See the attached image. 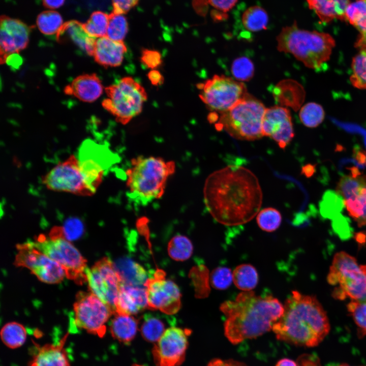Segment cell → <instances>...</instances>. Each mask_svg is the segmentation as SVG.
<instances>
[{"label":"cell","instance_id":"16","mask_svg":"<svg viewBox=\"0 0 366 366\" xmlns=\"http://www.w3.org/2000/svg\"><path fill=\"white\" fill-rule=\"evenodd\" d=\"M163 270L158 269L153 278L147 279L144 286L148 308L170 315L176 313L180 308L181 293L177 285L166 279Z\"/></svg>","mask_w":366,"mask_h":366},{"label":"cell","instance_id":"21","mask_svg":"<svg viewBox=\"0 0 366 366\" xmlns=\"http://www.w3.org/2000/svg\"><path fill=\"white\" fill-rule=\"evenodd\" d=\"M127 47L123 41H116L107 37L97 38L93 56L99 65L105 67H115L121 65Z\"/></svg>","mask_w":366,"mask_h":366},{"label":"cell","instance_id":"40","mask_svg":"<svg viewBox=\"0 0 366 366\" xmlns=\"http://www.w3.org/2000/svg\"><path fill=\"white\" fill-rule=\"evenodd\" d=\"M109 15L101 12H94L89 19L83 24L85 31L90 36L98 38L106 36Z\"/></svg>","mask_w":366,"mask_h":366},{"label":"cell","instance_id":"29","mask_svg":"<svg viewBox=\"0 0 366 366\" xmlns=\"http://www.w3.org/2000/svg\"><path fill=\"white\" fill-rule=\"evenodd\" d=\"M232 273L233 283L237 288L243 291H252L258 284L257 271L251 264L239 265Z\"/></svg>","mask_w":366,"mask_h":366},{"label":"cell","instance_id":"11","mask_svg":"<svg viewBox=\"0 0 366 366\" xmlns=\"http://www.w3.org/2000/svg\"><path fill=\"white\" fill-rule=\"evenodd\" d=\"M73 311L75 325L100 338L105 335L106 324L114 315L112 310L90 291L77 294Z\"/></svg>","mask_w":366,"mask_h":366},{"label":"cell","instance_id":"32","mask_svg":"<svg viewBox=\"0 0 366 366\" xmlns=\"http://www.w3.org/2000/svg\"><path fill=\"white\" fill-rule=\"evenodd\" d=\"M166 329L165 324L160 318L150 314L143 316L140 330L142 338L146 341L156 343Z\"/></svg>","mask_w":366,"mask_h":366},{"label":"cell","instance_id":"20","mask_svg":"<svg viewBox=\"0 0 366 366\" xmlns=\"http://www.w3.org/2000/svg\"><path fill=\"white\" fill-rule=\"evenodd\" d=\"M146 308H148V305L145 287L120 283L115 302V313L133 316Z\"/></svg>","mask_w":366,"mask_h":366},{"label":"cell","instance_id":"38","mask_svg":"<svg viewBox=\"0 0 366 366\" xmlns=\"http://www.w3.org/2000/svg\"><path fill=\"white\" fill-rule=\"evenodd\" d=\"M346 20L359 33L366 30V0L350 3L345 12Z\"/></svg>","mask_w":366,"mask_h":366},{"label":"cell","instance_id":"1","mask_svg":"<svg viewBox=\"0 0 366 366\" xmlns=\"http://www.w3.org/2000/svg\"><path fill=\"white\" fill-rule=\"evenodd\" d=\"M204 201L211 216L229 226L246 224L257 214L262 193L255 175L248 169L229 165L214 172L203 189Z\"/></svg>","mask_w":366,"mask_h":366},{"label":"cell","instance_id":"25","mask_svg":"<svg viewBox=\"0 0 366 366\" xmlns=\"http://www.w3.org/2000/svg\"><path fill=\"white\" fill-rule=\"evenodd\" d=\"M310 9L314 11L322 22L333 19L346 20L345 12L350 0H306Z\"/></svg>","mask_w":366,"mask_h":366},{"label":"cell","instance_id":"45","mask_svg":"<svg viewBox=\"0 0 366 366\" xmlns=\"http://www.w3.org/2000/svg\"><path fill=\"white\" fill-rule=\"evenodd\" d=\"M233 281V273L226 267H219L212 270L210 276L211 285L215 289H227Z\"/></svg>","mask_w":366,"mask_h":366},{"label":"cell","instance_id":"30","mask_svg":"<svg viewBox=\"0 0 366 366\" xmlns=\"http://www.w3.org/2000/svg\"><path fill=\"white\" fill-rule=\"evenodd\" d=\"M364 187H366V174L345 175L338 182L336 192L345 200L355 197Z\"/></svg>","mask_w":366,"mask_h":366},{"label":"cell","instance_id":"12","mask_svg":"<svg viewBox=\"0 0 366 366\" xmlns=\"http://www.w3.org/2000/svg\"><path fill=\"white\" fill-rule=\"evenodd\" d=\"M77 157L85 180L94 194L106 171L118 159V156L105 146L90 140L82 143Z\"/></svg>","mask_w":366,"mask_h":366},{"label":"cell","instance_id":"9","mask_svg":"<svg viewBox=\"0 0 366 366\" xmlns=\"http://www.w3.org/2000/svg\"><path fill=\"white\" fill-rule=\"evenodd\" d=\"M105 92L108 98L102 101V106L123 125L140 113L147 98L143 86L130 77L106 87Z\"/></svg>","mask_w":366,"mask_h":366},{"label":"cell","instance_id":"8","mask_svg":"<svg viewBox=\"0 0 366 366\" xmlns=\"http://www.w3.org/2000/svg\"><path fill=\"white\" fill-rule=\"evenodd\" d=\"M32 242L36 248L63 268L68 279L78 285L87 282L86 260L66 238L62 227L53 228L48 237L41 235Z\"/></svg>","mask_w":366,"mask_h":366},{"label":"cell","instance_id":"28","mask_svg":"<svg viewBox=\"0 0 366 366\" xmlns=\"http://www.w3.org/2000/svg\"><path fill=\"white\" fill-rule=\"evenodd\" d=\"M65 34L86 54L93 56L94 44L97 38L87 34L83 27V23L74 20L66 22L56 39Z\"/></svg>","mask_w":366,"mask_h":366},{"label":"cell","instance_id":"39","mask_svg":"<svg viewBox=\"0 0 366 366\" xmlns=\"http://www.w3.org/2000/svg\"><path fill=\"white\" fill-rule=\"evenodd\" d=\"M301 122L306 127L315 128L323 121L325 112L323 107L315 102L306 104L300 109L299 113Z\"/></svg>","mask_w":366,"mask_h":366},{"label":"cell","instance_id":"41","mask_svg":"<svg viewBox=\"0 0 366 366\" xmlns=\"http://www.w3.org/2000/svg\"><path fill=\"white\" fill-rule=\"evenodd\" d=\"M128 32V23L124 14L112 12L109 15L106 37L116 41H123Z\"/></svg>","mask_w":366,"mask_h":366},{"label":"cell","instance_id":"10","mask_svg":"<svg viewBox=\"0 0 366 366\" xmlns=\"http://www.w3.org/2000/svg\"><path fill=\"white\" fill-rule=\"evenodd\" d=\"M197 87L200 99L217 113L228 110L248 94L243 82L223 75H215Z\"/></svg>","mask_w":366,"mask_h":366},{"label":"cell","instance_id":"13","mask_svg":"<svg viewBox=\"0 0 366 366\" xmlns=\"http://www.w3.org/2000/svg\"><path fill=\"white\" fill-rule=\"evenodd\" d=\"M42 181L50 190L81 196L94 194L85 180L77 157L74 155L57 164Z\"/></svg>","mask_w":366,"mask_h":366},{"label":"cell","instance_id":"19","mask_svg":"<svg viewBox=\"0 0 366 366\" xmlns=\"http://www.w3.org/2000/svg\"><path fill=\"white\" fill-rule=\"evenodd\" d=\"M30 28L22 22L6 16L1 19L0 61L25 49L29 42Z\"/></svg>","mask_w":366,"mask_h":366},{"label":"cell","instance_id":"26","mask_svg":"<svg viewBox=\"0 0 366 366\" xmlns=\"http://www.w3.org/2000/svg\"><path fill=\"white\" fill-rule=\"evenodd\" d=\"M120 283L131 286H144L147 280L146 270L135 261L128 258L118 259L114 263Z\"/></svg>","mask_w":366,"mask_h":366},{"label":"cell","instance_id":"17","mask_svg":"<svg viewBox=\"0 0 366 366\" xmlns=\"http://www.w3.org/2000/svg\"><path fill=\"white\" fill-rule=\"evenodd\" d=\"M191 331L176 326L166 328L152 349L157 366H179L184 361Z\"/></svg>","mask_w":366,"mask_h":366},{"label":"cell","instance_id":"33","mask_svg":"<svg viewBox=\"0 0 366 366\" xmlns=\"http://www.w3.org/2000/svg\"><path fill=\"white\" fill-rule=\"evenodd\" d=\"M268 22V14L262 7L252 6L246 9L242 16V24L247 29L256 32L265 29Z\"/></svg>","mask_w":366,"mask_h":366},{"label":"cell","instance_id":"24","mask_svg":"<svg viewBox=\"0 0 366 366\" xmlns=\"http://www.w3.org/2000/svg\"><path fill=\"white\" fill-rule=\"evenodd\" d=\"M273 96L276 101L282 106L291 107L297 110L302 104L305 92L301 85L293 80H284L274 87Z\"/></svg>","mask_w":366,"mask_h":366},{"label":"cell","instance_id":"55","mask_svg":"<svg viewBox=\"0 0 366 366\" xmlns=\"http://www.w3.org/2000/svg\"><path fill=\"white\" fill-rule=\"evenodd\" d=\"M337 366H351L347 363H342L340 365H337Z\"/></svg>","mask_w":366,"mask_h":366},{"label":"cell","instance_id":"50","mask_svg":"<svg viewBox=\"0 0 366 366\" xmlns=\"http://www.w3.org/2000/svg\"><path fill=\"white\" fill-rule=\"evenodd\" d=\"M207 366H248L245 363L233 359H221L214 358L211 360Z\"/></svg>","mask_w":366,"mask_h":366},{"label":"cell","instance_id":"2","mask_svg":"<svg viewBox=\"0 0 366 366\" xmlns=\"http://www.w3.org/2000/svg\"><path fill=\"white\" fill-rule=\"evenodd\" d=\"M220 309L226 317L225 336L234 345L272 329L284 311L277 298L257 295L252 291L239 293L235 300L224 301Z\"/></svg>","mask_w":366,"mask_h":366},{"label":"cell","instance_id":"18","mask_svg":"<svg viewBox=\"0 0 366 366\" xmlns=\"http://www.w3.org/2000/svg\"><path fill=\"white\" fill-rule=\"evenodd\" d=\"M263 136L272 139L285 149L294 136L292 117L287 108L276 105L266 108L262 123Z\"/></svg>","mask_w":366,"mask_h":366},{"label":"cell","instance_id":"7","mask_svg":"<svg viewBox=\"0 0 366 366\" xmlns=\"http://www.w3.org/2000/svg\"><path fill=\"white\" fill-rule=\"evenodd\" d=\"M327 280L334 287V298L366 301V265L359 264L348 253L341 251L334 255Z\"/></svg>","mask_w":366,"mask_h":366},{"label":"cell","instance_id":"23","mask_svg":"<svg viewBox=\"0 0 366 366\" xmlns=\"http://www.w3.org/2000/svg\"><path fill=\"white\" fill-rule=\"evenodd\" d=\"M69 333L57 344L36 345L37 350L29 366H70L69 358L64 348Z\"/></svg>","mask_w":366,"mask_h":366},{"label":"cell","instance_id":"46","mask_svg":"<svg viewBox=\"0 0 366 366\" xmlns=\"http://www.w3.org/2000/svg\"><path fill=\"white\" fill-rule=\"evenodd\" d=\"M140 59L143 65L151 69L159 67L163 61L161 54L159 51L148 49L142 50Z\"/></svg>","mask_w":366,"mask_h":366},{"label":"cell","instance_id":"22","mask_svg":"<svg viewBox=\"0 0 366 366\" xmlns=\"http://www.w3.org/2000/svg\"><path fill=\"white\" fill-rule=\"evenodd\" d=\"M103 86L95 73L86 74L76 77L67 85L64 92L84 102H93L102 94Z\"/></svg>","mask_w":366,"mask_h":366},{"label":"cell","instance_id":"48","mask_svg":"<svg viewBox=\"0 0 366 366\" xmlns=\"http://www.w3.org/2000/svg\"><path fill=\"white\" fill-rule=\"evenodd\" d=\"M113 11L116 13L125 14L134 8L139 0H111Z\"/></svg>","mask_w":366,"mask_h":366},{"label":"cell","instance_id":"43","mask_svg":"<svg viewBox=\"0 0 366 366\" xmlns=\"http://www.w3.org/2000/svg\"><path fill=\"white\" fill-rule=\"evenodd\" d=\"M257 223L259 227L266 232H273L280 226L282 216L279 210L267 207L261 210L257 215Z\"/></svg>","mask_w":366,"mask_h":366},{"label":"cell","instance_id":"44","mask_svg":"<svg viewBox=\"0 0 366 366\" xmlns=\"http://www.w3.org/2000/svg\"><path fill=\"white\" fill-rule=\"evenodd\" d=\"M231 73L234 78L239 81H248L254 75V66L252 61L246 56L235 58L232 63Z\"/></svg>","mask_w":366,"mask_h":366},{"label":"cell","instance_id":"54","mask_svg":"<svg viewBox=\"0 0 366 366\" xmlns=\"http://www.w3.org/2000/svg\"><path fill=\"white\" fill-rule=\"evenodd\" d=\"M276 366H298V365L292 359L284 358L279 360Z\"/></svg>","mask_w":366,"mask_h":366},{"label":"cell","instance_id":"3","mask_svg":"<svg viewBox=\"0 0 366 366\" xmlns=\"http://www.w3.org/2000/svg\"><path fill=\"white\" fill-rule=\"evenodd\" d=\"M283 307L282 315L272 327L278 340L296 346L313 347L328 334V316L315 296L293 291Z\"/></svg>","mask_w":366,"mask_h":366},{"label":"cell","instance_id":"56","mask_svg":"<svg viewBox=\"0 0 366 366\" xmlns=\"http://www.w3.org/2000/svg\"><path fill=\"white\" fill-rule=\"evenodd\" d=\"M132 366H144L143 365L139 364H134Z\"/></svg>","mask_w":366,"mask_h":366},{"label":"cell","instance_id":"5","mask_svg":"<svg viewBox=\"0 0 366 366\" xmlns=\"http://www.w3.org/2000/svg\"><path fill=\"white\" fill-rule=\"evenodd\" d=\"M277 49L290 53L305 66L319 69L327 62L336 45L329 34L298 27L296 22L283 28L277 37Z\"/></svg>","mask_w":366,"mask_h":366},{"label":"cell","instance_id":"42","mask_svg":"<svg viewBox=\"0 0 366 366\" xmlns=\"http://www.w3.org/2000/svg\"><path fill=\"white\" fill-rule=\"evenodd\" d=\"M347 311L357 327L359 338L366 336V301L351 300L347 304Z\"/></svg>","mask_w":366,"mask_h":366},{"label":"cell","instance_id":"14","mask_svg":"<svg viewBox=\"0 0 366 366\" xmlns=\"http://www.w3.org/2000/svg\"><path fill=\"white\" fill-rule=\"evenodd\" d=\"M14 264L29 269L38 279L48 284L60 282L66 276L63 268L36 248L32 241L17 245Z\"/></svg>","mask_w":366,"mask_h":366},{"label":"cell","instance_id":"34","mask_svg":"<svg viewBox=\"0 0 366 366\" xmlns=\"http://www.w3.org/2000/svg\"><path fill=\"white\" fill-rule=\"evenodd\" d=\"M346 209L359 227L366 226V187L354 197L345 200Z\"/></svg>","mask_w":366,"mask_h":366},{"label":"cell","instance_id":"49","mask_svg":"<svg viewBox=\"0 0 366 366\" xmlns=\"http://www.w3.org/2000/svg\"><path fill=\"white\" fill-rule=\"evenodd\" d=\"M215 8L226 12L231 10L236 4L237 0H208Z\"/></svg>","mask_w":366,"mask_h":366},{"label":"cell","instance_id":"36","mask_svg":"<svg viewBox=\"0 0 366 366\" xmlns=\"http://www.w3.org/2000/svg\"><path fill=\"white\" fill-rule=\"evenodd\" d=\"M193 245L186 236L177 235L173 237L167 246L169 256L176 261H185L188 259L192 254Z\"/></svg>","mask_w":366,"mask_h":366},{"label":"cell","instance_id":"51","mask_svg":"<svg viewBox=\"0 0 366 366\" xmlns=\"http://www.w3.org/2000/svg\"><path fill=\"white\" fill-rule=\"evenodd\" d=\"M147 76L151 83L154 85H159L163 83V77L158 70H152L150 71L148 73Z\"/></svg>","mask_w":366,"mask_h":366},{"label":"cell","instance_id":"53","mask_svg":"<svg viewBox=\"0 0 366 366\" xmlns=\"http://www.w3.org/2000/svg\"><path fill=\"white\" fill-rule=\"evenodd\" d=\"M44 5L50 9H56L61 7L65 0H42Z\"/></svg>","mask_w":366,"mask_h":366},{"label":"cell","instance_id":"6","mask_svg":"<svg viewBox=\"0 0 366 366\" xmlns=\"http://www.w3.org/2000/svg\"><path fill=\"white\" fill-rule=\"evenodd\" d=\"M266 108L257 98L248 94L226 111L216 112L215 127L235 139L253 141L263 137L262 123Z\"/></svg>","mask_w":366,"mask_h":366},{"label":"cell","instance_id":"27","mask_svg":"<svg viewBox=\"0 0 366 366\" xmlns=\"http://www.w3.org/2000/svg\"><path fill=\"white\" fill-rule=\"evenodd\" d=\"M114 315L109 328L111 336L122 343H130L136 335L139 324L138 320L133 316L116 313Z\"/></svg>","mask_w":366,"mask_h":366},{"label":"cell","instance_id":"15","mask_svg":"<svg viewBox=\"0 0 366 366\" xmlns=\"http://www.w3.org/2000/svg\"><path fill=\"white\" fill-rule=\"evenodd\" d=\"M87 282L91 292L115 313V302L120 284L114 263L103 257L86 270Z\"/></svg>","mask_w":366,"mask_h":366},{"label":"cell","instance_id":"47","mask_svg":"<svg viewBox=\"0 0 366 366\" xmlns=\"http://www.w3.org/2000/svg\"><path fill=\"white\" fill-rule=\"evenodd\" d=\"M62 228L65 237L69 240L78 238L83 231L81 222L77 219L68 220Z\"/></svg>","mask_w":366,"mask_h":366},{"label":"cell","instance_id":"35","mask_svg":"<svg viewBox=\"0 0 366 366\" xmlns=\"http://www.w3.org/2000/svg\"><path fill=\"white\" fill-rule=\"evenodd\" d=\"M37 25L43 34L47 36L56 35L57 37L64 23L62 17L58 13L50 10L43 12L38 16Z\"/></svg>","mask_w":366,"mask_h":366},{"label":"cell","instance_id":"4","mask_svg":"<svg viewBox=\"0 0 366 366\" xmlns=\"http://www.w3.org/2000/svg\"><path fill=\"white\" fill-rule=\"evenodd\" d=\"M126 171L127 196L134 203L146 205L160 198L168 178L175 169L173 161L159 157L139 156Z\"/></svg>","mask_w":366,"mask_h":366},{"label":"cell","instance_id":"31","mask_svg":"<svg viewBox=\"0 0 366 366\" xmlns=\"http://www.w3.org/2000/svg\"><path fill=\"white\" fill-rule=\"evenodd\" d=\"M26 334V330L24 326L16 322L7 323L1 331L3 342L11 349L21 346L25 342Z\"/></svg>","mask_w":366,"mask_h":366},{"label":"cell","instance_id":"37","mask_svg":"<svg viewBox=\"0 0 366 366\" xmlns=\"http://www.w3.org/2000/svg\"><path fill=\"white\" fill-rule=\"evenodd\" d=\"M351 67V84L357 88L366 89V49L359 50L352 59Z\"/></svg>","mask_w":366,"mask_h":366},{"label":"cell","instance_id":"52","mask_svg":"<svg viewBox=\"0 0 366 366\" xmlns=\"http://www.w3.org/2000/svg\"><path fill=\"white\" fill-rule=\"evenodd\" d=\"M354 46L358 50L366 49V30L359 33Z\"/></svg>","mask_w":366,"mask_h":366}]
</instances>
